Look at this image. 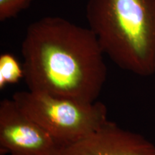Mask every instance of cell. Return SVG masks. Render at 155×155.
<instances>
[{"label": "cell", "instance_id": "6da1fadb", "mask_svg": "<svg viewBox=\"0 0 155 155\" xmlns=\"http://www.w3.org/2000/svg\"><path fill=\"white\" fill-rule=\"evenodd\" d=\"M21 53L31 91L92 103L106 83L105 54L95 35L63 17H44L31 23Z\"/></svg>", "mask_w": 155, "mask_h": 155}, {"label": "cell", "instance_id": "7a4b0ae2", "mask_svg": "<svg viewBox=\"0 0 155 155\" xmlns=\"http://www.w3.org/2000/svg\"><path fill=\"white\" fill-rule=\"evenodd\" d=\"M88 28L105 55L124 71L155 73V0H87Z\"/></svg>", "mask_w": 155, "mask_h": 155}, {"label": "cell", "instance_id": "3957f363", "mask_svg": "<svg viewBox=\"0 0 155 155\" xmlns=\"http://www.w3.org/2000/svg\"><path fill=\"white\" fill-rule=\"evenodd\" d=\"M12 98L63 146L90 134L108 121L107 107L98 101L87 103L29 90L15 93Z\"/></svg>", "mask_w": 155, "mask_h": 155}, {"label": "cell", "instance_id": "277c9868", "mask_svg": "<svg viewBox=\"0 0 155 155\" xmlns=\"http://www.w3.org/2000/svg\"><path fill=\"white\" fill-rule=\"evenodd\" d=\"M63 146L17 106L13 98L0 102V150L19 155H57Z\"/></svg>", "mask_w": 155, "mask_h": 155}, {"label": "cell", "instance_id": "5b68a950", "mask_svg": "<svg viewBox=\"0 0 155 155\" xmlns=\"http://www.w3.org/2000/svg\"><path fill=\"white\" fill-rule=\"evenodd\" d=\"M57 155H155V144L108 120L90 134L63 146Z\"/></svg>", "mask_w": 155, "mask_h": 155}, {"label": "cell", "instance_id": "8992f818", "mask_svg": "<svg viewBox=\"0 0 155 155\" xmlns=\"http://www.w3.org/2000/svg\"><path fill=\"white\" fill-rule=\"evenodd\" d=\"M24 78V69L18 60L11 53L0 55V89L18 83Z\"/></svg>", "mask_w": 155, "mask_h": 155}, {"label": "cell", "instance_id": "52a82bcc", "mask_svg": "<svg viewBox=\"0 0 155 155\" xmlns=\"http://www.w3.org/2000/svg\"><path fill=\"white\" fill-rule=\"evenodd\" d=\"M35 0H0V21L5 22L16 17L28 9Z\"/></svg>", "mask_w": 155, "mask_h": 155}, {"label": "cell", "instance_id": "ba28073f", "mask_svg": "<svg viewBox=\"0 0 155 155\" xmlns=\"http://www.w3.org/2000/svg\"><path fill=\"white\" fill-rule=\"evenodd\" d=\"M10 155H19V154H10Z\"/></svg>", "mask_w": 155, "mask_h": 155}]
</instances>
